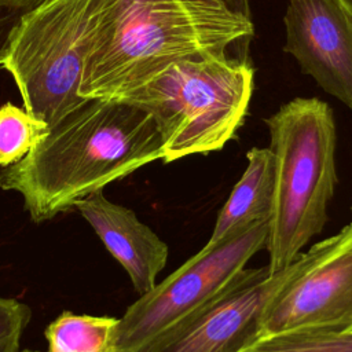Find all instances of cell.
I'll use <instances>...</instances> for the list:
<instances>
[{
	"label": "cell",
	"instance_id": "6da1fadb",
	"mask_svg": "<svg viewBox=\"0 0 352 352\" xmlns=\"http://www.w3.org/2000/svg\"><path fill=\"white\" fill-rule=\"evenodd\" d=\"M162 157L164 139L148 111L117 98H96L3 168L0 187L19 192L30 219L41 223Z\"/></svg>",
	"mask_w": 352,
	"mask_h": 352
},
{
	"label": "cell",
	"instance_id": "7a4b0ae2",
	"mask_svg": "<svg viewBox=\"0 0 352 352\" xmlns=\"http://www.w3.org/2000/svg\"><path fill=\"white\" fill-rule=\"evenodd\" d=\"M253 34L219 0H98L78 95L118 98L172 63L223 55Z\"/></svg>",
	"mask_w": 352,
	"mask_h": 352
},
{
	"label": "cell",
	"instance_id": "3957f363",
	"mask_svg": "<svg viewBox=\"0 0 352 352\" xmlns=\"http://www.w3.org/2000/svg\"><path fill=\"white\" fill-rule=\"evenodd\" d=\"M274 155L275 186L267 223L268 267H289L322 232L337 184L336 121L318 98H296L265 120Z\"/></svg>",
	"mask_w": 352,
	"mask_h": 352
},
{
	"label": "cell",
	"instance_id": "277c9868",
	"mask_svg": "<svg viewBox=\"0 0 352 352\" xmlns=\"http://www.w3.org/2000/svg\"><path fill=\"white\" fill-rule=\"evenodd\" d=\"M253 69L227 54L182 59L117 99L148 111L164 139L162 162L217 151L248 113Z\"/></svg>",
	"mask_w": 352,
	"mask_h": 352
},
{
	"label": "cell",
	"instance_id": "5b68a950",
	"mask_svg": "<svg viewBox=\"0 0 352 352\" xmlns=\"http://www.w3.org/2000/svg\"><path fill=\"white\" fill-rule=\"evenodd\" d=\"M98 0H44L23 12L1 63L23 107L48 126L82 106L78 95Z\"/></svg>",
	"mask_w": 352,
	"mask_h": 352
},
{
	"label": "cell",
	"instance_id": "8992f818",
	"mask_svg": "<svg viewBox=\"0 0 352 352\" xmlns=\"http://www.w3.org/2000/svg\"><path fill=\"white\" fill-rule=\"evenodd\" d=\"M267 220L191 256L126 308L116 330V352H139L161 331L210 300L265 246Z\"/></svg>",
	"mask_w": 352,
	"mask_h": 352
},
{
	"label": "cell",
	"instance_id": "52a82bcc",
	"mask_svg": "<svg viewBox=\"0 0 352 352\" xmlns=\"http://www.w3.org/2000/svg\"><path fill=\"white\" fill-rule=\"evenodd\" d=\"M292 330H352V223L301 253L268 298L261 336Z\"/></svg>",
	"mask_w": 352,
	"mask_h": 352
},
{
	"label": "cell",
	"instance_id": "ba28073f",
	"mask_svg": "<svg viewBox=\"0 0 352 352\" xmlns=\"http://www.w3.org/2000/svg\"><path fill=\"white\" fill-rule=\"evenodd\" d=\"M289 267L243 268L210 300L155 336L139 352H241L261 337L264 307Z\"/></svg>",
	"mask_w": 352,
	"mask_h": 352
},
{
	"label": "cell",
	"instance_id": "9c48e42d",
	"mask_svg": "<svg viewBox=\"0 0 352 352\" xmlns=\"http://www.w3.org/2000/svg\"><path fill=\"white\" fill-rule=\"evenodd\" d=\"M285 51L330 95L352 107V18L333 0H290Z\"/></svg>",
	"mask_w": 352,
	"mask_h": 352
},
{
	"label": "cell",
	"instance_id": "30bf717a",
	"mask_svg": "<svg viewBox=\"0 0 352 352\" xmlns=\"http://www.w3.org/2000/svg\"><path fill=\"white\" fill-rule=\"evenodd\" d=\"M74 208L126 271L135 290L143 294L154 287L168 261V245L133 210L109 201L102 191L77 201Z\"/></svg>",
	"mask_w": 352,
	"mask_h": 352
},
{
	"label": "cell",
	"instance_id": "8fae6325",
	"mask_svg": "<svg viewBox=\"0 0 352 352\" xmlns=\"http://www.w3.org/2000/svg\"><path fill=\"white\" fill-rule=\"evenodd\" d=\"M248 165L220 209L208 245L245 231L256 223L268 221L274 202L275 165L272 151L253 147L246 154Z\"/></svg>",
	"mask_w": 352,
	"mask_h": 352
},
{
	"label": "cell",
	"instance_id": "7c38bea8",
	"mask_svg": "<svg viewBox=\"0 0 352 352\" xmlns=\"http://www.w3.org/2000/svg\"><path fill=\"white\" fill-rule=\"evenodd\" d=\"M118 319L65 311L45 329L47 352H116Z\"/></svg>",
	"mask_w": 352,
	"mask_h": 352
},
{
	"label": "cell",
	"instance_id": "4fadbf2b",
	"mask_svg": "<svg viewBox=\"0 0 352 352\" xmlns=\"http://www.w3.org/2000/svg\"><path fill=\"white\" fill-rule=\"evenodd\" d=\"M50 126L26 109L11 102L0 106V166L6 168L28 155L48 133Z\"/></svg>",
	"mask_w": 352,
	"mask_h": 352
},
{
	"label": "cell",
	"instance_id": "5bb4252c",
	"mask_svg": "<svg viewBox=\"0 0 352 352\" xmlns=\"http://www.w3.org/2000/svg\"><path fill=\"white\" fill-rule=\"evenodd\" d=\"M241 352H352V330H292L261 336Z\"/></svg>",
	"mask_w": 352,
	"mask_h": 352
},
{
	"label": "cell",
	"instance_id": "9a60e30c",
	"mask_svg": "<svg viewBox=\"0 0 352 352\" xmlns=\"http://www.w3.org/2000/svg\"><path fill=\"white\" fill-rule=\"evenodd\" d=\"M30 318L29 305L0 296V352L21 351V338Z\"/></svg>",
	"mask_w": 352,
	"mask_h": 352
},
{
	"label": "cell",
	"instance_id": "2e32d148",
	"mask_svg": "<svg viewBox=\"0 0 352 352\" xmlns=\"http://www.w3.org/2000/svg\"><path fill=\"white\" fill-rule=\"evenodd\" d=\"M25 11L28 10L0 4V66L4 60L14 32Z\"/></svg>",
	"mask_w": 352,
	"mask_h": 352
},
{
	"label": "cell",
	"instance_id": "e0dca14e",
	"mask_svg": "<svg viewBox=\"0 0 352 352\" xmlns=\"http://www.w3.org/2000/svg\"><path fill=\"white\" fill-rule=\"evenodd\" d=\"M228 11L235 15L250 19V8L248 0H219Z\"/></svg>",
	"mask_w": 352,
	"mask_h": 352
},
{
	"label": "cell",
	"instance_id": "ac0fdd59",
	"mask_svg": "<svg viewBox=\"0 0 352 352\" xmlns=\"http://www.w3.org/2000/svg\"><path fill=\"white\" fill-rule=\"evenodd\" d=\"M44 0H0V4L10 6V7H16L21 10H30L40 4Z\"/></svg>",
	"mask_w": 352,
	"mask_h": 352
},
{
	"label": "cell",
	"instance_id": "d6986e66",
	"mask_svg": "<svg viewBox=\"0 0 352 352\" xmlns=\"http://www.w3.org/2000/svg\"><path fill=\"white\" fill-rule=\"evenodd\" d=\"M337 6H340L351 18H352V0H333Z\"/></svg>",
	"mask_w": 352,
	"mask_h": 352
},
{
	"label": "cell",
	"instance_id": "ffe728a7",
	"mask_svg": "<svg viewBox=\"0 0 352 352\" xmlns=\"http://www.w3.org/2000/svg\"><path fill=\"white\" fill-rule=\"evenodd\" d=\"M19 352H37V351H32V349H22Z\"/></svg>",
	"mask_w": 352,
	"mask_h": 352
},
{
	"label": "cell",
	"instance_id": "44dd1931",
	"mask_svg": "<svg viewBox=\"0 0 352 352\" xmlns=\"http://www.w3.org/2000/svg\"><path fill=\"white\" fill-rule=\"evenodd\" d=\"M351 210H352V209H351Z\"/></svg>",
	"mask_w": 352,
	"mask_h": 352
}]
</instances>
